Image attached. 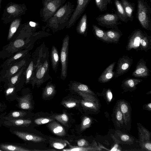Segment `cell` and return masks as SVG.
I'll list each match as a JSON object with an SVG mask.
<instances>
[{"label": "cell", "instance_id": "d590c367", "mask_svg": "<svg viewBox=\"0 0 151 151\" xmlns=\"http://www.w3.org/2000/svg\"><path fill=\"white\" fill-rule=\"evenodd\" d=\"M34 63L33 60H31L24 72L25 78V83H28L31 81L32 76L34 69Z\"/></svg>", "mask_w": 151, "mask_h": 151}, {"label": "cell", "instance_id": "d4e9b609", "mask_svg": "<svg viewBox=\"0 0 151 151\" xmlns=\"http://www.w3.org/2000/svg\"><path fill=\"white\" fill-rule=\"evenodd\" d=\"M88 27L87 16L86 14L82 16L76 27L77 33L80 35L86 36Z\"/></svg>", "mask_w": 151, "mask_h": 151}, {"label": "cell", "instance_id": "ac0fdd59", "mask_svg": "<svg viewBox=\"0 0 151 151\" xmlns=\"http://www.w3.org/2000/svg\"><path fill=\"white\" fill-rule=\"evenodd\" d=\"M116 62H113L107 67L99 77L98 81L102 83H107L114 77L115 72L113 71Z\"/></svg>", "mask_w": 151, "mask_h": 151}, {"label": "cell", "instance_id": "44dd1931", "mask_svg": "<svg viewBox=\"0 0 151 151\" xmlns=\"http://www.w3.org/2000/svg\"><path fill=\"white\" fill-rule=\"evenodd\" d=\"M118 104L123 114L124 122L127 125L130 121L131 118L129 106L127 102L124 100L120 101Z\"/></svg>", "mask_w": 151, "mask_h": 151}, {"label": "cell", "instance_id": "9c48e42d", "mask_svg": "<svg viewBox=\"0 0 151 151\" xmlns=\"http://www.w3.org/2000/svg\"><path fill=\"white\" fill-rule=\"evenodd\" d=\"M137 128L140 146L144 150L151 151V133L139 123H137Z\"/></svg>", "mask_w": 151, "mask_h": 151}, {"label": "cell", "instance_id": "277c9868", "mask_svg": "<svg viewBox=\"0 0 151 151\" xmlns=\"http://www.w3.org/2000/svg\"><path fill=\"white\" fill-rule=\"evenodd\" d=\"M137 18L142 27L147 30L151 29V8L146 1L138 0Z\"/></svg>", "mask_w": 151, "mask_h": 151}, {"label": "cell", "instance_id": "5bb4252c", "mask_svg": "<svg viewBox=\"0 0 151 151\" xmlns=\"http://www.w3.org/2000/svg\"><path fill=\"white\" fill-rule=\"evenodd\" d=\"M146 62L141 58L137 62L132 76L137 78H146L150 75V70L147 67Z\"/></svg>", "mask_w": 151, "mask_h": 151}, {"label": "cell", "instance_id": "484cf974", "mask_svg": "<svg viewBox=\"0 0 151 151\" xmlns=\"http://www.w3.org/2000/svg\"><path fill=\"white\" fill-rule=\"evenodd\" d=\"M22 19V18L20 17L11 22L7 36L8 40L10 41L13 39L16 33L21 24Z\"/></svg>", "mask_w": 151, "mask_h": 151}, {"label": "cell", "instance_id": "60d3db41", "mask_svg": "<svg viewBox=\"0 0 151 151\" xmlns=\"http://www.w3.org/2000/svg\"><path fill=\"white\" fill-rule=\"evenodd\" d=\"M53 118L64 125L67 126L68 125V117L65 113L54 116Z\"/></svg>", "mask_w": 151, "mask_h": 151}, {"label": "cell", "instance_id": "7c38bea8", "mask_svg": "<svg viewBox=\"0 0 151 151\" xmlns=\"http://www.w3.org/2000/svg\"><path fill=\"white\" fill-rule=\"evenodd\" d=\"M144 33L140 29L133 31L128 37V41L126 49L129 51L132 49L137 51L140 50V40L143 35Z\"/></svg>", "mask_w": 151, "mask_h": 151}, {"label": "cell", "instance_id": "ab89813d", "mask_svg": "<svg viewBox=\"0 0 151 151\" xmlns=\"http://www.w3.org/2000/svg\"><path fill=\"white\" fill-rule=\"evenodd\" d=\"M112 0H95L96 6L101 12L106 11L108 4H110Z\"/></svg>", "mask_w": 151, "mask_h": 151}, {"label": "cell", "instance_id": "52a82bcc", "mask_svg": "<svg viewBox=\"0 0 151 151\" xmlns=\"http://www.w3.org/2000/svg\"><path fill=\"white\" fill-rule=\"evenodd\" d=\"M26 56L20 61L8 67L2 68L0 73V81H5L7 79L17 73L22 67L26 65L27 59Z\"/></svg>", "mask_w": 151, "mask_h": 151}, {"label": "cell", "instance_id": "9f6ffc18", "mask_svg": "<svg viewBox=\"0 0 151 151\" xmlns=\"http://www.w3.org/2000/svg\"></svg>", "mask_w": 151, "mask_h": 151}, {"label": "cell", "instance_id": "cb8c5ba5", "mask_svg": "<svg viewBox=\"0 0 151 151\" xmlns=\"http://www.w3.org/2000/svg\"><path fill=\"white\" fill-rule=\"evenodd\" d=\"M48 124L49 129L55 135L59 136H63L66 134L64 127L59 123L55 121H51Z\"/></svg>", "mask_w": 151, "mask_h": 151}, {"label": "cell", "instance_id": "4316f807", "mask_svg": "<svg viewBox=\"0 0 151 151\" xmlns=\"http://www.w3.org/2000/svg\"><path fill=\"white\" fill-rule=\"evenodd\" d=\"M105 32L107 37L114 43H117L122 35V32L118 27L105 31Z\"/></svg>", "mask_w": 151, "mask_h": 151}, {"label": "cell", "instance_id": "5b68a950", "mask_svg": "<svg viewBox=\"0 0 151 151\" xmlns=\"http://www.w3.org/2000/svg\"><path fill=\"white\" fill-rule=\"evenodd\" d=\"M67 0H52L43 5L40 11V17L42 21L46 22Z\"/></svg>", "mask_w": 151, "mask_h": 151}, {"label": "cell", "instance_id": "db71d44e", "mask_svg": "<svg viewBox=\"0 0 151 151\" xmlns=\"http://www.w3.org/2000/svg\"><path fill=\"white\" fill-rule=\"evenodd\" d=\"M145 0V1H146L147 0ZM149 0L150 1V2H151V0Z\"/></svg>", "mask_w": 151, "mask_h": 151}, {"label": "cell", "instance_id": "bcb514c9", "mask_svg": "<svg viewBox=\"0 0 151 151\" xmlns=\"http://www.w3.org/2000/svg\"><path fill=\"white\" fill-rule=\"evenodd\" d=\"M53 120L52 119L47 118H40L35 119L34 122L37 125H41L49 123Z\"/></svg>", "mask_w": 151, "mask_h": 151}, {"label": "cell", "instance_id": "6da1fadb", "mask_svg": "<svg viewBox=\"0 0 151 151\" xmlns=\"http://www.w3.org/2000/svg\"><path fill=\"white\" fill-rule=\"evenodd\" d=\"M36 27L31 26L29 22L21 24L13 39L8 45L3 47L0 52V58L4 59L9 58L14 53L23 50L26 44L24 36Z\"/></svg>", "mask_w": 151, "mask_h": 151}, {"label": "cell", "instance_id": "f1b7e54d", "mask_svg": "<svg viewBox=\"0 0 151 151\" xmlns=\"http://www.w3.org/2000/svg\"><path fill=\"white\" fill-rule=\"evenodd\" d=\"M114 2L116 12L120 20L126 23H127L129 20L121 2L119 0H114Z\"/></svg>", "mask_w": 151, "mask_h": 151}, {"label": "cell", "instance_id": "3957f363", "mask_svg": "<svg viewBox=\"0 0 151 151\" xmlns=\"http://www.w3.org/2000/svg\"><path fill=\"white\" fill-rule=\"evenodd\" d=\"M27 10L24 3L19 4L11 2L6 6L1 19L4 24H8L25 14Z\"/></svg>", "mask_w": 151, "mask_h": 151}, {"label": "cell", "instance_id": "ee69618b", "mask_svg": "<svg viewBox=\"0 0 151 151\" xmlns=\"http://www.w3.org/2000/svg\"><path fill=\"white\" fill-rule=\"evenodd\" d=\"M91 122V119L90 117L88 116L84 117L83 118L81 123V131H83L90 127Z\"/></svg>", "mask_w": 151, "mask_h": 151}, {"label": "cell", "instance_id": "681fc988", "mask_svg": "<svg viewBox=\"0 0 151 151\" xmlns=\"http://www.w3.org/2000/svg\"><path fill=\"white\" fill-rule=\"evenodd\" d=\"M87 142L84 139H81L79 140L77 142V145L78 147H85L88 145Z\"/></svg>", "mask_w": 151, "mask_h": 151}, {"label": "cell", "instance_id": "74e56055", "mask_svg": "<svg viewBox=\"0 0 151 151\" xmlns=\"http://www.w3.org/2000/svg\"><path fill=\"white\" fill-rule=\"evenodd\" d=\"M114 113L116 124L118 127H121L124 124V119L123 114L118 104L116 107Z\"/></svg>", "mask_w": 151, "mask_h": 151}, {"label": "cell", "instance_id": "83f0119b", "mask_svg": "<svg viewBox=\"0 0 151 151\" xmlns=\"http://www.w3.org/2000/svg\"><path fill=\"white\" fill-rule=\"evenodd\" d=\"M71 89L76 92H80L88 93L94 95L95 94L86 85L77 82L72 83Z\"/></svg>", "mask_w": 151, "mask_h": 151}, {"label": "cell", "instance_id": "2e32d148", "mask_svg": "<svg viewBox=\"0 0 151 151\" xmlns=\"http://www.w3.org/2000/svg\"><path fill=\"white\" fill-rule=\"evenodd\" d=\"M28 51L27 49L23 50L14 53L6 60L1 65L0 68H3L8 67L20 61L26 55Z\"/></svg>", "mask_w": 151, "mask_h": 151}, {"label": "cell", "instance_id": "c3c4849f", "mask_svg": "<svg viewBox=\"0 0 151 151\" xmlns=\"http://www.w3.org/2000/svg\"><path fill=\"white\" fill-rule=\"evenodd\" d=\"M16 88V85L7 87L5 91L6 95L8 96L12 94L14 92Z\"/></svg>", "mask_w": 151, "mask_h": 151}, {"label": "cell", "instance_id": "9a60e30c", "mask_svg": "<svg viewBox=\"0 0 151 151\" xmlns=\"http://www.w3.org/2000/svg\"><path fill=\"white\" fill-rule=\"evenodd\" d=\"M27 65L22 67L17 73L7 79L5 81L7 87L14 86L20 83L23 80L25 79L24 73Z\"/></svg>", "mask_w": 151, "mask_h": 151}, {"label": "cell", "instance_id": "ba28073f", "mask_svg": "<svg viewBox=\"0 0 151 151\" xmlns=\"http://www.w3.org/2000/svg\"><path fill=\"white\" fill-rule=\"evenodd\" d=\"M69 40V36L66 35L63 40L60 51V61L62 65L60 78L63 80L67 76Z\"/></svg>", "mask_w": 151, "mask_h": 151}, {"label": "cell", "instance_id": "e0dca14e", "mask_svg": "<svg viewBox=\"0 0 151 151\" xmlns=\"http://www.w3.org/2000/svg\"><path fill=\"white\" fill-rule=\"evenodd\" d=\"M111 137L119 144L132 145L133 144L134 139L129 135L117 131L115 134L111 136Z\"/></svg>", "mask_w": 151, "mask_h": 151}, {"label": "cell", "instance_id": "6f0895ef", "mask_svg": "<svg viewBox=\"0 0 151 151\" xmlns=\"http://www.w3.org/2000/svg\"></svg>", "mask_w": 151, "mask_h": 151}, {"label": "cell", "instance_id": "ffe728a7", "mask_svg": "<svg viewBox=\"0 0 151 151\" xmlns=\"http://www.w3.org/2000/svg\"><path fill=\"white\" fill-rule=\"evenodd\" d=\"M13 132L19 137L25 140L40 142L45 141L46 140L41 137L24 132L15 131Z\"/></svg>", "mask_w": 151, "mask_h": 151}, {"label": "cell", "instance_id": "d6a6232c", "mask_svg": "<svg viewBox=\"0 0 151 151\" xmlns=\"http://www.w3.org/2000/svg\"><path fill=\"white\" fill-rule=\"evenodd\" d=\"M81 102L82 105L86 109L95 111L99 110V102L97 99L91 101H85L83 100Z\"/></svg>", "mask_w": 151, "mask_h": 151}, {"label": "cell", "instance_id": "e575fe53", "mask_svg": "<svg viewBox=\"0 0 151 151\" xmlns=\"http://www.w3.org/2000/svg\"><path fill=\"white\" fill-rule=\"evenodd\" d=\"M50 143L53 147L57 149H62L65 147L68 143L65 140L59 139L50 138Z\"/></svg>", "mask_w": 151, "mask_h": 151}, {"label": "cell", "instance_id": "7402d4cb", "mask_svg": "<svg viewBox=\"0 0 151 151\" xmlns=\"http://www.w3.org/2000/svg\"><path fill=\"white\" fill-rule=\"evenodd\" d=\"M92 27L93 34L96 38L107 43H114L113 42L107 37L105 31L94 24L92 25Z\"/></svg>", "mask_w": 151, "mask_h": 151}, {"label": "cell", "instance_id": "8992f818", "mask_svg": "<svg viewBox=\"0 0 151 151\" xmlns=\"http://www.w3.org/2000/svg\"><path fill=\"white\" fill-rule=\"evenodd\" d=\"M99 25L107 28L112 29L118 27L121 24L116 11L114 13H106L101 14L96 18Z\"/></svg>", "mask_w": 151, "mask_h": 151}, {"label": "cell", "instance_id": "d6986e66", "mask_svg": "<svg viewBox=\"0 0 151 151\" xmlns=\"http://www.w3.org/2000/svg\"><path fill=\"white\" fill-rule=\"evenodd\" d=\"M142 81L140 78H127L122 82L121 86L124 92L132 91L137 88L136 86Z\"/></svg>", "mask_w": 151, "mask_h": 151}, {"label": "cell", "instance_id": "f5cc1de1", "mask_svg": "<svg viewBox=\"0 0 151 151\" xmlns=\"http://www.w3.org/2000/svg\"><path fill=\"white\" fill-rule=\"evenodd\" d=\"M2 1V0H0V9H1V5Z\"/></svg>", "mask_w": 151, "mask_h": 151}, {"label": "cell", "instance_id": "8d00e7d4", "mask_svg": "<svg viewBox=\"0 0 151 151\" xmlns=\"http://www.w3.org/2000/svg\"><path fill=\"white\" fill-rule=\"evenodd\" d=\"M0 147L1 149L5 151H29L35 150H29L19 146L10 144H1Z\"/></svg>", "mask_w": 151, "mask_h": 151}, {"label": "cell", "instance_id": "f907efd6", "mask_svg": "<svg viewBox=\"0 0 151 151\" xmlns=\"http://www.w3.org/2000/svg\"><path fill=\"white\" fill-rule=\"evenodd\" d=\"M143 109L150 111H151V103H150L143 106Z\"/></svg>", "mask_w": 151, "mask_h": 151}, {"label": "cell", "instance_id": "4dcf8cb0", "mask_svg": "<svg viewBox=\"0 0 151 151\" xmlns=\"http://www.w3.org/2000/svg\"><path fill=\"white\" fill-rule=\"evenodd\" d=\"M140 50L145 52L151 49V37L148 36L147 32H144L143 35L140 42Z\"/></svg>", "mask_w": 151, "mask_h": 151}, {"label": "cell", "instance_id": "4fadbf2b", "mask_svg": "<svg viewBox=\"0 0 151 151\" xmlns=\"http://www.w3.org/2000/svg\"><path fill=\"white\" fill-rule=\"evenodd\" d=\"M48 68V63L47 60L39 65L35 73H33L31 79L33 87L35 84L40 85L43 82L44 78L46 74Z\"/></svg>", "mask_w": 151, "mask_h": 151}, {"label": "cell", "instance_id": "b9f144b4", "mask_svg": "<svg viewBox=\"0 0 151 151\" xmlns=\"http://www.w3.org/2000/svg\"><path fill=\"white\" fill-rule=\"evenodd\" d=\"M70 148L68 149L63 150L65 151H86L95 150L96 148L90 147H79L70 145Z\"/></svg>", "mask_w": 151, "mask_h": 151}, {"label": "cell", "instance_id": "1f68e13d", "mask_svg": "<svg viewBox=\"0 0 151 151\" xmlns=\"http://www.w3.org/2000/svg\"><path fill=\"white\" fill-rule=\"evenodd\" d=\"M32 123L30 120L22 119L8 120L5 122V124L8 125L17 127H26Z\"/></svg>", "mask_w": 151, "mask_h": 151}, {"label": "cell", "instance_id": "7a4b0ae2", "mask_svg": "<svg viewBox=\"0 0 151 151\" xmlns=\"http://www.w3.org/2000/svg\"><path fill=\"white\" fill-rule=\"evenodd\" d=\"M74 5L68 1L60 7L46 23V26L56 31L66 27L74 10Z\"/></svg>", "mask_w": 151, "mask_h": 151}, {"label": "cell", "instance_id": "11a10c76", "mask_svg": "<svg viewBox=\"0 0 151 151\" xmlns=\"http://www.w3.org/2000/svg\"><path fill=\"white\" fill-rule=\"evenodd\" d=\"M0 151H2V150H0Z\"/></svg>", "mask_w": 151, "mask_h": 151}, {"label": "cell", "instance_id": "7bdbcfd3", "mask_svg": "<svg viewBox=\"0 0 151 151\" xmlns=\"http://www.w3.org/2000/svg\"><path fill=\"white\" fill-rule=\"evenodd\" d=\"M26 114L25 112L19 111H14L12 112L9 114V115L6 119L10 120L13 118H22L24 117Z\"/></svg>", "mask_w": 151, "mask_h": 151}, {"label": "cell", "instance_id": "f6af8a7d", "mask_svg": "<svg viewBox=\"0 0 151 151\" xmlns=\"http://www.w3.org/2000/svg\"><path fill=\"white\" fill-rule=\"evenodd\" d=\"M78 102L77 100L70 99L63 101L62 104L67 108H72L76 106Z\"/></svg>", "mask_w": 151, "mask_h": 151}, {"label": "cell", "instance_id": "8fae6325", "mask_svg": "<svg viewBox=\"0 0 151 151\" xmlns=\"http://www.w3.org/2000/svg\"><path fill=\"white\" fill-rule=\"evenodd\" d=\"M133 59L128 55H124L118 60L114 77L117 78L127 73L130 69Z\"/></svg>", "mask_w": 151, "mask_h": 151}, {"label": "cell", "instance_id": "30bf717a", "mask_svg": "<svg viewBox=\"0 0 151 151\" xmlns=\"http://www.w3.org/2000/svg\"><path fill=\"white\" fill-rule=\"evenodd\" d=\"M91 0H77V5L72 14L66 28L73 26L85 10Z\"/></svg>", "mask_w": 151, "mask_h": 151}, {"label": "cell", "instance_id": "7dc6e473", "mask_svg": "<svg viewBox=\"0 0 151 151\" xmlns=\"http://www.w3.org/2000/svg\"><path fill=\"white\" fill-rule=\"evenodd\" d=\"M106 90L105 95L106 100L108 102H110L113 97L112 92L110 89L109 88Z\"/></svg>", "mask_w": 151, "mask_h": 151}, {"label": "cell", "instance_id": "836d02e7", "mask_svg": "<svg viewBox=\"0 0 151 151\" xmlns=\"http://www.w3.org/2000/svg\"><path fill=\"white\" fill-rule=\"evenodd\" d=\"M51 59L52 68L56 72L59 61V57L58 51L55 46H53L50 53Z\"/></svg>", "mask_w": 151, "mask_h": 151}, {"label": "cell", "instance_id": "f546056e", "mask_svg": "<svg viewBox=\"0 0 151 151\" xmlns=\"http://www.w3.org/2000/svg\"><path fill=\"white\" fill-rule=\"evenodd\" d=\"M17 99L19 100V106L20 108L29 109L32 108L31 98L30 94L25 95L22 97Z\"/></svg>", "mask_w": 151, "mask_h": 151}, {"label": "cell", "instance_id": "816d5d0a", "mask_svg": "<svg viewBox=\"0 0 151 151\" xmlns=\"http://www.w3.org/2000/svg\"><path fill=\"white\" fill-rule=\"evenodd\" d=\"M52 0H42L43 5L47 3V2Z\"/></svg>", "mask_w": 151, "mask_h": 151}, {"label": "cell", "instance_id": "603a6c76", "mask_svg": "<svg viewBox=\"0 0 151 151\" xmlns=\"http://www.w3.org/2000/svg\"><path fill=\"white\" fill-rule=\"evenodd\" d=\"M120 2L124 8L128 20L133 21V12L135 9V4L127 0H121Z\"/></svg>", "mask_w": 151, "mask_h": 151}, {"label": "cell", "instance_id": "f35d334b", "mask_svg": "<svg viewBox=\"0 0 151 151\" xmlns=\"http://www.w3.org/2000/svg\"><path fill=\"white\" fill-rule=\"evenodd\" d=\"M55 87L52 84L47 85L45 87L44 90L42 97L43 98L50 97L55 94Z\"/></svg>", "mask_w": 151, "mask_h": 151}]
</instances>
